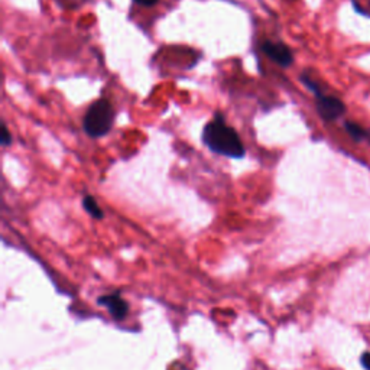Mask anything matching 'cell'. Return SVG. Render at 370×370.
<instances>
[{
    "label": "cell",
    "mask_w": 370,
    "mask_h": 370,
    "mask_svg": "<svg viewBox=\"0 0 370 370\" xmlns=\"http://www.w3.org/2000/svg\"><path fill=\"white\" fill-rule=\"evenodd\" d=\"M203 140L208 149L229 158H243L246 149L239 133L233 127L224 123L223 115L217 113L216 118L207 123L203 131Z\"/></svg>",
    "instance_id": "6da1fadb"
},
{
    "label": "cell",
    "mask_w": 370,
    "mask_h": 370,
    "mask_svg": "<svg viewBox=\"0 0 370 370\" xmlns=\"http://www.w3.org/2000/svg\"><path fill=\"white\" fill-rule=\"evenodd\" d=\"M115 122V109L107 99L94 102L84 116L83 127L90 138H102L110 132Z\"/></svg>",
    "instance_id": "7a4b0ae2"
},
{
    "label": "cell",
    "mask_w": 370,
    "mask_h": 370,
    "mask_svg": "<svg viewBox=\"0 0 370 370\" xmlns=\"http://www.w3.org/2000/svg\"><path fill=\"white\" fill-rule=\"evenodd\" d=\"M317 111L323 120L334 122L344 115L346 104L335 95L321 94L317 98Z\"/></svg>",
    "instance_id": "3957f363"
},
{
    "label": "cell",
    "mask_w": 370,
    "mask_h": 370,
    "mask_svg": "<svg viewBox=\"0 0 370 370\" xmlns=\"http://www.w3.org/2000/svg\"><path fill=\"white\" fill-rule=\"evenodd\" d=\"M262 53L281 67H289L294 62V54L289 48L282 42L265 41L261 46Z\"/></svg>",
    "instance_id": "277c9868"
},
{
    "label": "cell",
    "mask_w": 370,
    "mask_h": 370,
    "mask_svg": "<svg viewBox=\"0 0 370 370\" xmlns=\"http://www.w3.org/2000/svg\"><path fill=\"white\" fill-rule=\"evenodd\" d=\"M100 304L106 305L109 311L113 314L116 318H123L127 310V305L120 299L118 295H111V297H104L100 299Z\"/></svg>",
    "instance_id": "5b68a950"
},
{
    "label": "cell",
    "mask_w": 370,
    "mask_h": 370,
    "mask_svg": "<svg viewBox=\"0 0 370 370\" xmlns=\"http://www.w3.org/2000/svg\"><path fill=\"white\" fill-rule=\"evenodd\" d=\"M344 127H346L347 133L355 140H364L369 138V133H367V131H364V127H362L360 124H358L355 122H346Z\"/></svg>",
    "instance_id": "8992f818"
},
{
    "label": "cell",
    "mask_w": 370,
    "mask_h": 370,
    "mask_svg": "<svg viewBox=\"0 0 370 370\" xmlns=\"http://www.w3.org/2000/svg\"><path fill=\"white\" fill-rule=\"evenodd\" d=\"M83 205L86 208V212L93 216L94 219H102L103 217V212H102V208L99 207L98 201H95V198L93 196H86L83 198Z\"/></svg>",
    "instance_id": "52a82bcc"
},
{
    "label": "cell",
    "mask_w": 370,
    "mask_h": 370,
    "mask_svg": "<svg viewBox=\"0 0 370 370\" xmlns=\"http://www.w3.org/2000/svg\"><path fill=\"white\" fill-rule=\"evenodd\" d=\"M301 82L315 94V98H318V95L323 94V91H321V89L318 87V84L314 82V80L311 77H308L307 74H302L301 75Z\"/></svg>",
    "instance_id": "ba28073f"
},
{
    "label": "cell",
    "mask_w": 370,
    "mask_h": 370,
    "mask_svg": "<svg viewBox=\"0 0 370 370\" xmlns=\"http://www.w3.org/2000/svg\"><path fill=\"white\" fill-rule=\"evenodd\" d=\"M0 142H2L3 147H9V145L12 143V136H10V133L8 131V126L5 123L2 126V139H0Z\"/></svg>",
    "instance_id": "9c48e42d"
},
{
    "label": "cell",
    "mask_w": 370,
    "mask_h": 370,
    "mask_svg": "<svg viewBox=\"0 0 370 370\" xmlns=\"http://www.w3.org/2000/svg\"><path fill=\"white\" fill-rule=\"evenodd\" d=\"M362 364L364 366V369L370 370V353H364L362 356Z\"/></svg>",
    "instance_id": "30bf717a"
},
{
    "label": "cell",
    "mask_w": 370,
    "mask_h": 370,
    "mask_svg": "<svg viewBox=\"0 0 370 370\" xmlns=\"http://www.w3.org/2000/svg\"><path fill=\"white\" fill-rule=\"evenodd\" d=\"M135 2L142 6H154L158 3V0H135Z\"/></svg>",
    "instance_id": "8fae6325"
}]
</instances>
